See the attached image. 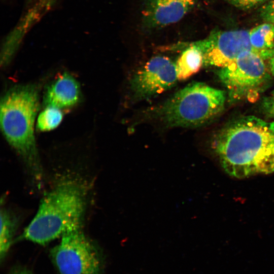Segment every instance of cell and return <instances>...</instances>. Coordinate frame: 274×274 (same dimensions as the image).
<instances>
[{"mask_svg":"<svg viewBox=\"0 0 274 274\" xmlns=\"http://www.w3.org/2000/svg\"><path fill=\"white\" fill-rule=\"evenodd\" d=\"M177 81L175 62L167 56H154L131 76L129 98L133 102L150 99L172 88Z\"/></svg>","mask_w":274,"mask_h":274,"instance_id":"cell-7","label":"cell"},{"mask_svg":"<svg viewBox=\"0 0 274 274\" xmlns=\"http://www.w3.org/2000/svg\"><path fill=\"white\" fill-rule=\"evenodd\" d=\"M226 95L224 90L203 83H193L146 109L140 122L153 123L165 128L198 127L221 112Z\"/></svg>","mask_w":274,"mask_h":274,"instance_id":"cell-4","label":"cell"},{"mask_svg":"<svg viewBox=\"0 0 274 274\" xmlns=\"http://www.w3.org/2000/svg\"><path fill=\"white\" fill-rule=\"evenodd\" d=\"M63 114L60 109L46 107L37 119V127L41 131H47L56 128L61 123Z\"/></svg>","mask_w":274,"mask_h":274,"instance_id":"cell-14","label":"cell"},{"mask_svg":"<svg viewBox=\"0 0 274 274\" xmlns=\"http://www.w3.org/2000/svg\"><path fill=\"white\" fill-rule=\"evenodd\" d=\"M261 16L266 22L274 25V0L270 1L262 8Z\"/></svg>","mask_w":274,"mask_h":274,"instance_id":"cell-15","label":"cell"},{"mask_svg":"<svg viewBox=\"0 0 274 274\" xmlns=\"http://www.w3.org/2000/svg\"><path fill=\"white\" fill-rule=\"evenodd\" d=\"M15 230V222L6 209L1 211L0 258L2 261L6 257L12 243Z\"/></svg>","mask_w":274,"mask_h":274,"instance_id":"cell-13","label":"cell"},{"mask_svg":"<svg viewBox=\"0 0 274 274\" xmlns=\"http://www.w3.org/2000/svg\"><path fill=\"white\" fill-rule=\"evenodd\" d=\"M263 107L268 115L274 119V95L266 98L263 102Z\"/></svg>","mask_w":274,"mask_h":274,"instance_id":"cell-17","label":"cell"},{"mask_svg":"<svg viewBox=\"0 0 274 274\" xmlns=\"http://www.w3.org/2000/svg\"><path fill=\"white\" fill-rule=\"evenodd\" d=\"M60 274H104L102 253L86 236L82 224L67 229L59 244L50 252Z\"/></svg>","mask_w":274,"mask_h":274,"instance_id":"cell-6","label":"cell"},{"mask_svg":"<svg viewBox=\"0 0 274 274\" xmlns=\"http://www.w3.org/2000/svg\"><path fill=\"white\" fill-rule=\"evenodd\" d=\"M175 63L178 81H185L197 73L203 66V54L191 43L187 45Z\"/></svg>","mask_w":274,"mask_h":274,"instance_id":"cell-11","label":"cell"},{"mask_svg":"<svg viewBox=\"0 0 274 274\" xmlns=\"http://www.w3.org/2000/svg\"><path fill=\"white\" fill-rule=\"evenodd\" d=\"M81 92L77 80L71 74H59L47 88L44 104L46 107L68 109L76 106L80 101Z\"/></svg>","mask_w":274,"mask_h":274,"instance_id":"cell-10","label":"cell"},{"mask_svg":"<svg viewBox=\"0 0 274 274\" xmlns=\"http://www.w3.org/2000/svg\"><path fill=\"white\" fill-rule=\"evenodd\" d=\"M87 204V190L81 182L61 181L41 201L37 214L22 237L41 245L61 236L69 228L81 224Z\"/></svg>","mask_w":274,"mask_h":274,"instance_id":"cell-3","label":"cell"},{"mask_svg":"<svg viewBox=\"0 0 274 274\" xmlns=\"http://www.w3.org/2000/svg\"><path fill=\"white\" fill-rule=\"evenodd\" d=\"M212 146L220 165L232 177L274 173V121L254 116L240 118L220 130Z\"/></svg>","mask_w":274,"mask_h":274,"instance_id":"cell-1","label":"cell"},{"mask_svg":"<svg viewBox=\"0 0 274 274\" xmlns=\"http://www.w3.org/2000/svg\"><path fill=\"white\" fill-rule=\"evenodd\" d=\"M201 51L203 65L219 68L235 60L246 51L257 52L251 45L249 30H214L206 39L193 42Z\"/></svg>","mask_w":274,"mask_h":274,"instance_id":"cell-8","label":"cell"},{"mask_svg":"<svg viewBox=\"0 0 274 274\" xmlns=\"http://www.w3.org/2000/svg\"><path fill=\"white\" fill-rule=\"evenodd\" d=\"M234 6L242 9H248L264 2L265 0H228Z\"/></svg>","mask_w":274,"mask_h":274,"instance_id":"cell-16","label":"cell"},{"mask_svg":"<svg viewBox=\"0 0 274 274\" xmlns=\"http://www.w3.org/2000/svg\"><path fill=\"white\" fill-rule=\"evenodd\" d=\"M265 59L255 51H246L217 74L232 101H254L270 80Z\"/></svg>","mask_w":274,"mask_h":274,"instance_id":"cell-5","label":"cell"},{"mask_svg":"<svg viewBox=\"0 0 274 274\" xmlns=\"http://www.w3.org/2000/svg\"><path fill=\"white\" fill-rule=\"evenodd\" d=\"M272 94L274 95V91L273 92V93Z\"/></svg>","mask_w":274,"mask_h":274,"instance_id":"cell-20","label":"cell"},{"mask_svg":"<svg viewBox=\"0 0 274 274\" xmlns=\"http://www.w3.org/2000/svg\"><path fill=\"white\" fill-rule=\"evenodd\" d=\"M268 67L270 73L274 76V56L268 59Z\"/></svg>","mask_w":274,"mask_h":274,"instance_id":"cell-19","label":"cell"},{"mask_svg":"<svg viewBox=\"0 0 274 274\" xmlns=\"http://www.w3.org/2000/svg\"><path fill=\"white\" fill-rule=\"evenodd\" d=\"M193 5V0H148L142 12L144 24L155 28L176 23Z\"/></svg>","mask_w":274,"mask_h":274,"instance_id":"cell-9","label":"cell"},{"mask_svg":"<svg viewBox=\"0 0 274 274\" xmlns=\"http://www.w3.org/2000/svg\"><path fill=\"white\" fill-rule=\"evenodd\" d=\"M8 274H34L25 267H17L13 269Z\"/></svg>","mask_w":274,"mask_h":274,"instance_id":"cell-18","label":"cell"},{"mask_svg":"<svg viewBox=\"0 0 274 274\" xmlns=\"http://www.w3.org/2000/svg\"><path fill=\"white\" fill-rule=\"evenodd\" d=\"M39 106L38 90L32 84L10 88L2 97L0 105L1 131L37 180L42 176L34 133Z\"/></svg>","mask_w":274,"mask_h":274,"instance_id":"cell-2","label":"cell"},{"mask_svg":"<svg viewBox=\"0 0 274 274\" xmlns=\"http://www.w3.org/2000/svg\"><path fill=\"white\" fill-rule=\"evenodd\" d=\"M250 43L259 53L260 51L274 48V25L268 22L260 24L249 30Z\"/></svg>","mask_w":274,"mask_h":274,"instance_id":"cell-12","label":"cell"}]
</instances>
